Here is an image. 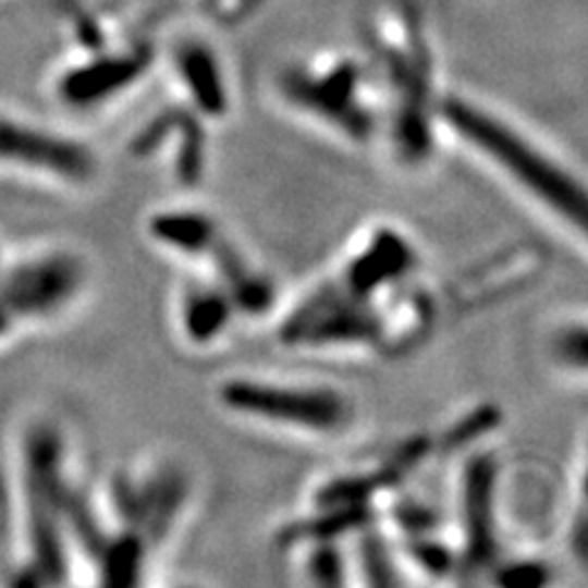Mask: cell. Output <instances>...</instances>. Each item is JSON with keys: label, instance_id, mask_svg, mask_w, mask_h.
Listing matches in <instances>:
<instances>
[{"label": "cell", "instance_id": "obj_1", "mask_svg": "<svg viewBox=\"0 0 588 588\" xmlns=\"http://www.w3.org/2000/svg\"><path fill=\"white\" fill-rule=\"evenodd\" d=\"M368 45L372 64L388 91L390 145L407 167L434 152L439 123L437 64L425 17L409 0H397L370 20Z\"/></svg>", "mask_w": 588, "mask_h": 588}, {"label": "cell", "instance_id": "obj_2", "mask_svg": "<svg viewBox=\"0 0 588 588\" xmlns=\"http://www.w3.org/2000/svg\"><path fill=\"white\" fill-rule=\"evenodd\" d=\"M439 123L507 176L517 189L578 235L586 231V189L572 170L490 108L464 96L439 98Z\"/></svg>", "mask_w": 588, "mask_h": 588}, {"label": "cell", "instance_id": "obj_3", "mask_svg": "<svg viewBox=\"0 0 588 588\" xmlns=\"http://www.w3.org/2000/svg\"><path fill=\"white\" fill-rule=\"evenodd\" d=\"M282 101L348 143H368L378 131L370 72L360 59L341 52L290 64L278 76Z\"/></svg>", "mask_w": 588, "mask_h": 588}, {"label": "cell", "instance_id": "obj_4", "mask_svg": "<svg viewBox=\"0 0 588 588\" xmlns=\"http://www.w3.org/2000/svg\"><path fill=\"white\" fill-rule=\"evenodd\" d=\"M219 400L233 415L304 434H336L353 417L351 400L341 390L319 382L241 376L223 382Z\"/></svg>", "mask_w": 588, "mask_h": 588}, {"label": "cell", "instance_id": "obj_5", "mask_svg": "<svg viewBox=\"0 0 588 588\" xmlns=\"http://www.w3.org/2000/svg\"><path fill=\"white\" fill-rule=\"evenodd\" d=\"M382 299L353 292L333 274L294 304L280 341L299 351H378Z\"/></svg>", "mask_w": 588, "mask_h": 588}, {"label": "cell", "instance_id": "obj_6", "mask_svg": "<svg viewBox=\"0 0 588 588\" xmlns=\"http://www.w3.org/2000/svg\"><path fill=\"white\" fill-rule=\"evenodd\" d=\"M88 270L69 248H39L5 262L0 272V304L20 329L52 321L82 297Z\"/></svg>", "mask_w": 588, "mask_h": 588}, {"label": "cell", "instance_id": "obj_7", "mask_svg": "<svg viewBox=\"0 0 588 588\" xmlns=\"http://www.w3.org/2000/svg\"><path fill=\"white\" fill-rule=\"evenodd\" d=\"M0 172L82 189L96 180L98 155L74 135L0 111Z\"/></svg>", "mask_w": 588, "mask_h": 588}, {"label": "cell", "instance_id": "obj_8", "mask_svg": "<svg viewBox=\"0 0 588 588\" xmlns=\"http://www.w3.org/2000/svg\"><path fill=\"white\" fill-rule=\"evenodd\" d=\"M108 493L111 529L133 532L152 549L172 535L189 498V480L176 466L152 464L121 470Z\"/></svg>", "mask_w": 588, "mask_h": 588}, {"label": "cell", "instance_id": "obj_9", "mask_svg": "<svg viewBox=\"0 0 588 588\" xmlns=\"http://www.w3.org/2000/svg\"><path fill=\"white\" fill-rule=\"evenodd\" d=\"M498 476V458L490 451H474L461 468L458 574H490L500 562Z\"/></svg>", "mask_w": 588, "mask_h": 588}, {"label": "cell", "instance_id": "obj_10", "mask_svg": "<svg viewBox=\"0 0 588 588\" xmlns=\"http://www.w3.org/2000/svg\"><path fill=\"white\" fill-rule=\"evenodd\" d=\"M155 64V47L150 42L125 45L111 49L96 47L82 62L64 69L57 78V96L76 111H91L115 101L147 76Z\"/></svg>", "mask_w": 588, "mask_h": 588}, {"label": "cell", "instance_id": "obj_11", "mask_svg": "<svg viewBox=\"0 0 588 588\" xmlns=\"http://www.w3.org/2000/svg\"><path fill=\"white\" fill-rule=\"evenodd\" d=\"M419 270V250L395 225H376L353 245L336 278L353 292L382 299Z\"/></svg>", "mask_w": 588, "mask_h": 588}, {"label": "cell", "instance_id": "obj_12", "mask_svg": "<svg viewBox=\"0 0 588 588\" xmlns=\"http://www.w3.org/2000/svg\"><path fill=\"white\" fill-rule=\"evenodd\" d=\"M131 150L137 157H150L155 152H172L174 180L184 186H196L206 167V140L201 118L192 108H170L157 113L135 133Z\"/></svg>", "mask_w": 588, "mask_h": 588}, {"label": "cell", "instance_id": "obj_13", "mask_svg": "<svg viewBox=\"0 0 588 588\" xmlns=\"http://www.w3.org/2000/svg\"><path fill=\"white\" fill-rule=\"evenodd\" d=\"M172 69L189 108L201 121H221L231 113L229 76L219 52L206 39H180L172 49Z\"/></svg>", "mask_w": 588, "mask_h": 588}, {"label": "cell", "instance_id": "obj_14", "mask_svg": "<svg viewBox=\"0 0 588 588\" xmlns=\"http://www.w3.org/2000/svg\"><path fill=\"white\" fill-rule=\"evenodd\" d=\"M437 323V299L415 278L392 290L380 304V343L385 356L417 348Z\"/></svg>", "mask_w": 588, "mask_h": 588}, {"label": "cell", "instance_id": "obj_15", "mask_svg": "<svg viewBox=\"0 0 588 588\" xmlns=\"http://www.w3.org/2000/svg\"><path fill=\"white\" fill-rule=\"evenodd\" d=\"M180 331L186 343L206 348L219 343L238 317V307L219 282H192L180 297Z\"/></svg>", "mask_w": 588, "mask_h": 588}, {"label": "cell", "instance_id": "obj_16", "mask_svg": "<svg viewBox=\"0 0 588 588\" xmlns=\"http://www.w3.org/2000/svg\"><path fill=\"white\" fill-rule=\"evenodd\" d=\"M147 235L160 248L182 255V258L206 260L221 241V225L199 209H164L150 216Z\"/></svg>", "mask_w": 588, "mask_h": 588}, {"label": "cell", "instance_id": "obj_17", "mask_svg": "<svg viewBox=\"0 0 588 588\" xmlns=\"http://www.w3.org/2000/svg\"><path fill=\"white\" fill-rule=\"evenodd\" d=\"M402 554L417 572H425L434 578L451 576L458 572V554L454 547L439 542L434 532L412 535L402 539Z\"/></svg>", "mask_w": 588, "mask_h": 588}, {"label": "cell", "instance_id": "obj_18", "mask_svg": "<svg viewBox=\"0 0 588 588\" xmlns=\"http://www.w3.org/2000/svg\"><path fill=\"white\" fill-rule=\"evenodd\" d=\"M358 562L363 568V576L372 586H390V584H402L405 578L400 576V566L395 552L385 542V537L376 532L372 527L363 529V537L358 542Z\"/></svg>", "mask_w": 588, "mask_h": 588}, {"label": "cell", "instance_id": "obj_19", "mask_svg": "<svg viewBox=\"0 0 588 588\" xmlns=\"http://www.w3.org/2000/svg\"><path fill=\"white\" fill-rule=\"evenodd\" d=\"M304 549V574L309 581L321 586L346 584V556H343L336 539H321V542L297 544Z\"/></svg>", "mask_w": 588, "mask_h": 588}, {"label": "cell", "instance_id": "obj_20", "mask_svg": "<svg viewBox=\"0 0 588 588\" xmlns=\"http://www.w3.org/2000/svg\"><path fill=\"white\" fill-rule=\"evenodd\" d=\"M498 417L500 412L495 407H480L476 412H470V415L461 417L456 425L446 431L444 446L464 449L468 444H476L480 437H486L495 429Z\"/></svg>", "mask_w": 588, "mask_h": 588}, {"label": "cell", "instance_id": "obj_21", "mask_svg": "<svg viewBox=\"0 0 588 588\" xmlns=\"http://www.w3.org/2000/svg\"><path fill=\"white\" fill-rule=\"evenodd\" d=\"M495 572V584L513 588H537L549 584V568L535 559H519V562H498L490 574Z\"/></svg>", "mask_w": 588, "mask_h": 588}, {"label": "cell", "instance_id": "obj_22", "mask_svg": "<svg viewBox=\"0 0 588 588\" xmlns=\"http://www.w3.org/2000/svg\"><path fill=\"white\" fill-rule=\"evenodd\" d=\"M554 339V356L562 366L572 368L576 372L586 370V327L584 321L566 323L564 329L556 331Z\"/></svg>", "mask_w": 588, "mask_h": 588}, {"label": "cell", "instance_id": "obj_23", "mask_svg": "<svg viewBox=\"0 0 588 588\" xmlns=\"http://www.w3.org/2000/svg\"><path fill=\"white\" fill-rule=\"evenodd\" d=\"M5 262H8V255H5V250H3V245H0V272H3Z\"/></svg>", "mask_w": 588, "mask_h": 588}]
</instances>
